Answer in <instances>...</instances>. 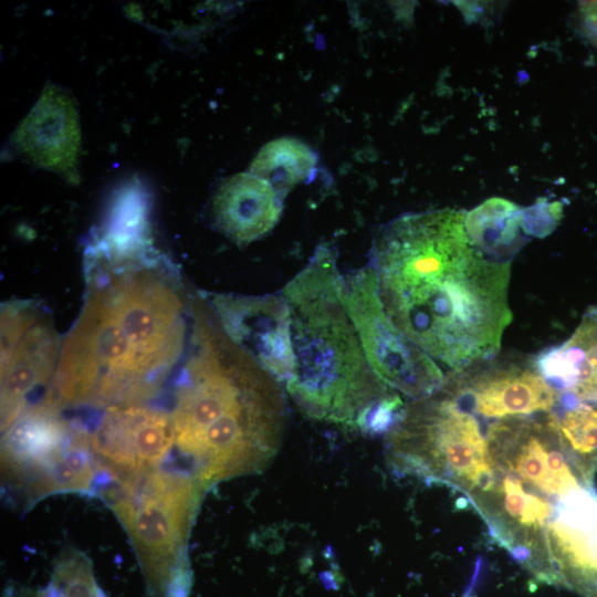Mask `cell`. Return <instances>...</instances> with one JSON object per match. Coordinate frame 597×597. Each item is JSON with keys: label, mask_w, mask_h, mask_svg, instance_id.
<instances>
[{"label": "cell", "mask_w": 597, "mask_h": 597, "mask_svg": "<svg viewBox=\"0 0 597 597\" xmlns=\"http://www.w3.org/2000/svg\"><path fill=\"white\" fill-rule=\"evenodd\" d=\"M343 297L370 367L389 388L413 400L442 385L437 363L387 315L369 264L344 276Z\"/></svg>", "instance_id": "cell-6"}, {"label": "cell", "mask_w": 597, "mask_h": 597, "mask_svg": "<svg viewBox=\"0 0 597 597\" xmlns=\"http://www.w3.org/2000/svg\"><path fill=\"white\" fill-rule=\"evenodd\" d=\"M164 262L151 242L92 241L84 303L61 343L49 402L126 405L161 386L187 328L181 290Z\"/></svg>", "instance_id": "cell-1"}, {"label": "cell", "mask_w": 597, "mask_h": 597, "mask_svg": "<svg viewBox=\"0 0 597 597\" xmlns=\"http://www.w3.org/2000/svg\"><path fill=\"white\" fill-rule=\"evenodd\" d=\"M92 449L111 467L134 475L161 462L175 442L172 418L133 404L107 408L91 436Z\"/></svg>", "instance_id": "cell-10"}, {"label": "cell", "mask_w": 597, "mask_h": 597, "mask_svg": "<svg viewBox=\"0 0 597 597\" xmlns=\"http://www.w3.org/2000/svg\"><path fill=\"white\" fill-rule=\"evenodd\" d=\"M463 211L404 213L374 234L369 265L394 324L453 371L495 356L512 322L510 262L471 241Z\"/></svg>", "instance_id": "cell-2"}, {"label": "cell", "mask_w": 597, "mask_h": 597, "mask_svg": "<svg viewBox=\"0 0 597 597\" xmlns=\"http://www.w3.org/2000/svg\"><path fill=\"white\" fill-rule=\"evenodd\" d=\"M206 306L192 305V352L171 416L175 442L201 486L261 471L279 452L287 423L283 385Z\"/></svg>", "instance_id": "cell-3"}, {"label": "cell", "mask_w": 597, "mask_h": 597, "mask_svg": "<svg viewBox=\"0 0 597 597\" xmlns=\"http://www.w3.org/2000/svg\"><path fill=\"white\" fill-rule=\"evenodd\" d=\"M317 156L304 143L279 138L264 145L250 166V172L268 181L283 198L315 169Z\"/></svg>", "instance_id": "cell-16"}, {"label": "cell", "mask_w": 597, "mask_h": 597, "mask_svg": "<svg viewBox=\"0 0 597 597\" xmlns=\"http://www.w3.org/2000/svg\"><path fill=\"white\" fill-rule=\"evenodd\" d=\"M291 317L294 370L284 389L305 416L387 432L404 404L373 370L344 302L337 251L320 244L281 290Z\"/></svg>", "instance_id": "cell-4"}, {"label": "cell", "mask_w": 597, "mask_h": 597, "mask_svg": "<svg viewBox=\"0 0 597 597\" xmlns=\"http://www.w3.org/2000/svg\"><path fill=\"white\" fill-rule=\"evenodd\" d=\"M40 597H106L97 585L88 559L72 552L61 557Z\"/></svg>", "instance_id": "cell-17"}, {"label": "cell", "mask_w": 597, "mask_h": 597, "mask_svg": "<svg viewBox=\"0 0 597 597\" xmlns=\"http://www.w3.org/2000/svg\"><path fill=\"white\" fill-rule=\"evenodd\" d=\"M481 362L444 378L447 388L473 413L488 419L553 410L559 392L538 373L534 360Z\"/></svg>", "instance_id": "cell-8"}, {"label": "cell", "mask_w": 597, "mask_h": 597, "mask_svg": "<svg viewBox=\"0 0 597 597\" xmlns=\"http://www.w3.org/2000/svg\"><path fill=\"white\" fill-rule=\"evenodd\" d=\"M18 148L32 163L77 180L80 148L77 112L72 97L48 85L13 135Z\"/></svg>", "instance_id": "cell-11"}, {"label": "cell", "mask_w": 597, "mask_h": 597, "mask_svg": "<svg viewBox=\"0 0 597 597\" xmlns=\"http://www.w3.org/2000/svg\"><path fill=\"white\" fill-rule=\"evenodd\" d=\"M534 365L557 391L597 404V307L584 314L566 342L540 353Z\"/></svg>", "instance_id": "cell-13"}, {"label": "cell", "mask_w": 597, "mask_h": 597, "mask_svg": "<svg viewBox=\"0 0 597 597\" xmlns=\"http://www.w3.org/2000/svg\"><path fill=\"white\" fill-rule=\"evenodd\" d=\"M554 412L564 451L578 472L593 483L597 469V404L559 392Z\"/></svg>", "instance_id": "cell-14"}, {"label": "cell", "mask_w": 597, "mask_h": 597, "mask_svg": "<svg viewBox=\"0 0 597 597\" xmlns=\"http://www.w3.org/2000/svg\"><path fill=\"white\" fill-rule=\"evenodd\" d=\"M61 343L49 321L31 302H12L1 314L2 429L22 415L24 401L56 367Z\"/></svg>", "instance_id": "cell-7"}, {"label": "cell", "mask_w": 597, "mask_h": 597, "mask_svg": "<svg viewBox=\"0 0 597 597\" xmlns=\"http://www.w3.org/2000/svg\"><path fill=\"white\" fill-rule=\"evenodd\" d=\"M517 208L505 200H490L465 216V229L474 245L498 261H507L522 244Z\"/></svg>", "instance_id": "cell-15"}, {"label": "cell", "mask_w": 597, "mask_h": 597, "mask_svg": "<svg viewBox=\"0 0 597 597\" xmlns=\"http://www.w3.org/2000/svg\"><path fill=\"white\" fill-rule=\"evenodd\" d=\"M127 481L112 509L136 547L154 597H188L190 570L186 541L201 486L182 472L142 473Z\"/></svg>", "instance_id": "cell-5"}, {"label": "cell", "mask_w": 597, "mask_h": 597, "mask_svg": "<svg viewBox=\"0 0 597 597\" xmlns=\"http://www.w3.org/2000/svg\"><path fill=\"white\" fill-rule=\"evenodd\" d=\"M210 306L226 333L283 387L294 370L291 317L280 293L262 296L212 294Z\"/></svg>", "instance_id": "cell-9"}, {"label": "cell", "mask_w": 597, "mask_h": 597, "mask_svg": "<svg viewBox=\"0 0 597 597\" xmlns=\"http://www.w3.org/2000/svg\"><path fill=\"white\" fill-rule=\"evenodd\" d=\"M283 197L265 180L249 172L226 178L211 202L214 226L237 244H249L280 220Z\"/></svg>", "instance_id": "cell-12"}]
</instances>
